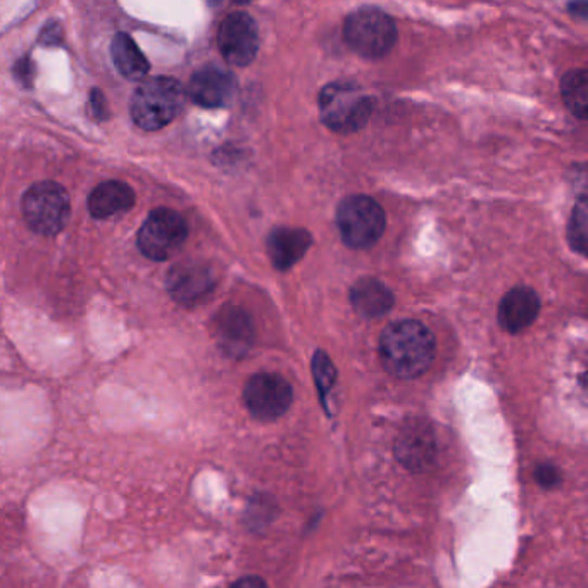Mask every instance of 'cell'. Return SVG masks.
<instances>
[{
  "instance_id": "277c9868",
  "label": "cell",
  "mask_w": 588,
  "mask_h": 588,
  "mask_svg": "<svg viewBox=\"0 0 588 588\" xmlns=\"http://www.w3.org/2000/svg\"><path fill=\"white\" fill-rule=\"evenodd\" d=\"M344 37L347 46L366 60H380L394 49L397 26L380 9L365 8L345 20Z\"/></svg>"
},
{
  "instance_id": "44dd1931",
  "label": "cell",
  "mask_w": 588,
  "mask_h": 588,
  "mask_svg": "<svg viewBox=\"0 0 588 588\" xmlns=\"http://www.w3.org/2000/svg\"><path fill=\"white\" fill-rule=\"evenodd\" d=\"M570 240L576 253L585 254V248H587V202L585 199H581L580 204L573 210Z\"/></svg>"
},
{
  "instance_id": "3957f363",
  "label": "cell",
  "mask_w": 588,
  "mask_h": 588,
  "mask_svg": "<svg viewBox=\"0 0 588 588\" xmlns=\"http://www.w3.org/2000/svg\"><path fill=\"white\" fill-rule=\"evenodd\" d=\"M320 114L335 133H356L370 122L373 99L359 85L335 81L321 90Z\"/></svg>"
},
{
  "instance_id": "6da1fadb",
  "label": "cell",
  "mask_w": 588,
  "mask_h": 588,
  "mask_svg": "<svg viewBox=\"0 0 588 588\" xmlns=\"http://www.w3.org/2000/svg\"><path fill=\"white\" fill-rule=\"evenodd\" d=\"M433 358L435 336L420 321H395L380 336V359L395 379H418L429 371Z\"/></svg>"
},
{
  "instance_id": "2e32d148",
  "label": "cell",
  "mask_w": 588,
  "mask_h": 588,
  "mask_svg": "<svg viewBox=\"0 0 588 588\" xmlns=\"http://www.w3.org/2000/svg\"><path fill=\"white\" fill-rule=\"evenodd\" d=\"M135 206V192L123 181H104L92 190L89 210L93 218L105 219L130 210Z\"/></svg>"
},
{
  "instance_id": "ac0fdd59",
  "label": "cell",
  "mask_w": 588,
  "mask_h": 588,
  "mask_svg": "<svg viewBox=\"0 0 588 588\" xmlns=\"http://www.w3.org/2000/svg\"><path fill=\"white\" fill-rule=\"evenodd\" d=\"M111 55H113L116 69L128 80H142L151 69L148 57L142 54L130 35H114L113 42H111Z\"/></svg>"
},
{
  "instance_id": "7c38bea8",
  "label": "cell",
  "mask_w": 588,
  "mask_h": 588,
  "mask_svg": "<svg viewBox=\"0 0 588 588\" xmlns=\"http://www.w3.org/2000/svg\"><path fill=\"white\" fill-rule=\"evenodd\" d=\"M235 90V76L218 66L202 67L194 73L189 85L190 99L206 110H218L230 104Z\"/></svg>"
},
{
  "instance_id": "9a60e30c",
  "label": "cell",
  "mask_w": 588,
  "mask_h": 588,
  "mask_svg": "<svg viewBox=\"0 0 588 588\" xmlns=\"http://www.w3.org/2000/svg\"><path fill=\"white\" fill-rule=\"evenodd\" d=\"M312 237L303 228H277L268 237L269 259L274 268L291 269L311 247Z\"/></svg>"
},
{
  "instance_id": "ba28073f",
  "label": "cell",
  "mask_w": 588,
  "mask_h": 588,
  "mask_svg": "<svg viewBox=\"0 0 588 588\" xmlns=\"http://www.w3.org/2000/svg\"><path fill=\"white\" fill-rule=\"evenodd\" d=\"M294 400L291 383L277 373H257L244 388L245 408L256 420L282 418Z\"/></svg>"
},
{
  "instance_id": "e0dca14e",
  "label": "cell",
  "mask_w": 588,
  "mask_h": 588,
  "mask_svg": "<svg viewBox=\"0 0 588 588\" xmlns=\"http://www.w3.org/2000/svg\"><path fill=\"white\" fill-rule=\"evenodd\" d=\"M350 303L358 315L365 318H380L394 307V294L374 278H362L350 289Z\"/></svg>"
},
{
  "instance_id": "8992f818",
  "label": "cell",
  "mask_w": 588,
  "mask_h": 588,
  "mask_svg": "<svg viewBox=\"0 0 588 588\" xmlns=\"http://www.w3.org/2000/svg\"><path fill=\"white\" fill-rule=\"evenodd\" d=\"M342 240L353 248L373 247L385 231V213L379 202L366 195H350L336 209Z\"/></svg>"
},
{
  "instance_id": "7402d4cb",
  "label": "cell",
  "mask_w": 588,
  "mask_h": 588,
  "mask_svg": "<svg viewBox=\"0 0 588 588\" xmlns=\"http://www.w3.org/2000/svg\"><path fill=\"white\" fill-rule=\"evenodd\" d=\"M14 76H16L17 81H22L25 87H31L35 78V64L31 61V57H23V60L17 61L14 64Z\"/></svg>"
},
{
  "instance_id": "603a6c76",
  "label": "cell",
  "mask_w": 588,
  "mask_h": 588,
  "mask_svg": "<svg viewBox=\"0 0 588 588\" xmlns=\"http://www.w3.org/2000/svg\"><path fill=\"white\" fill-rule=\"evenodd\" d=\"M90 107H92L93 116L99 119V122H105L110 118V105L105 101L104 93L101 90H92V95H90Z\"/></svg>"
},
{
  "instance_id": "8fae6325",
  "label": "cell",
  "mask_w": 588,
  "mask_h": 588,
  "mask_svg": "<svg viewBox=\"0 0 588 588\" xmlns=\"http://www.w3.org/2000/svg\"><path fill=\"white\" fill-rule=\"evenodd\" d=\"M166 286L171 297L183 306L201 303L213 294L216 286L213 269L202 263L186 261L172 266L166 278Z\"/></svg>"
},
{
  "instance_id": "5bb4252c",
  "label": "cell",
  "mask_w": 588,
  "mask_h": 588,
  "mask_svg": "<svg viewBox=\"0 0 588 588\" xmlns=\"http://www.w3.org/2000/svg\"><path fill=\"white\" fill-rule=\"evenodd\" d=\"M540 298L528 286H516L502 297L499 306V323L506 332L520 333L537 320Z\"/></svg>"
},
{
  "instance_id": "d4e9b609",
  "label": "cell",
  "mask_w": 588,
  "mask_h": 588,
  "mask_svg": "<svg viewBox=\"0 0 588 588\" xmlns=\"http://www.w3.org/2000/svg\"><path fill=\"white\" fill-rule=\"evenodd\" d=\"M61 38H63V30H61L60 23H54L52 26H46L42 31V43L46 46H52V43H61Z\"/></svg>"
},
{
  "instance_id": "5b68a950",
  "label": "cell",
  "mask_w": 588,
  "mask_h": 588,
  "mask_svg": "<svg viewBox=\"0 0 588 588\" xmlns=\"http://www.w3.org/2000/svg\"><path fill=\"white\" fill-rule=\"evenodd\" d=\"M23 216L38 235L54 237L66 227L72 215L69 195L55 181H38L23 195Z\"/></svg>"
},
{
  "instance_id": "7a4b0ae2",
  "label": "cell",
  "mask_w": 588,
  "mask_h": 588,
  "mask_svg": "<svg viewBox=\"0 0 588 588\" xmlns=\"http://www.w3.org/2000/svg\"><path fill=\"white\" fill-rule=\"evenodd\" d=\"M186 104V92L180 81L168 76H156L143 81L131 98V118L145 131L168 127L178 118Z\"/></svg>"
},
{
  "instance_id": "484cf974",
  "label": "cell",
  "mask_w": 588,
  "mask_h": 588,
  "mask_svg": "<svg viewBox=\"0 0 588 588\" xmlns=\"http://www.w3.org/2000/svg\"><path fill=\"white\" fill-rule=\"evenodd\" d=\"M230 588H268V585L257 576H245V578H240L239 581L231 585Z\"/></svg>"
},
{
  "instance_id": "4fadbf2b",
  "label": "cell",
  "mask_w": 588,
  "mask_h": 588,
  "mask_svg": "<svg viewBox=\"0 0 588 588\" xmlns=\"http://www.w3.org/2000/svg\"><path fill=\"white\" fill-rule=\"evenodd\" d=\"M253 324L239 307H225L223 311L216 316V338L228 356H244L253 344Z\"/></svg>"
},
{
  "instance_id": "cb8c5ba5",
  "label": "cell",
  "mask_w": 588,
  "mask_h": 588,
  "mask_svg": "<svg viewBox=\"0 0 588 588\" xmlns=\"http://www.w3.org/2000/svg\"><path fill=\"white\" fill-rule=\"evenodd\" d=\"M535 478H537L538 484L542 485L544 488L555 487L559 484L558 468L552 466V464H542V466L537 468Z\"/></svg>"
},
{
  "instance_id": "52a82bcc",
  "label": "cell",
  "mask_w": 588,
  "mask_h": 588,
  "mask_svg": "<svg viewBox=\"0 0 588 588\" xmlns=\"http://www.w3.org/2000/svg\"><path fill=\"white\" fill-rule=\"evenodd\" d=\"M189 237V225L177 210L159 207L152 210L140 228L137 245L152 261H166L183 247Z\"/></svg>"
},
{
  "instance_id": "30bf717a",
  "label": "cell",
  "mask_w": 588,
  "mask_h": 588,
  "mask_svg": "<svg viewBox=\"0 0 588 588\" xmlns=\"http://www.w3.org/2000/svg\"><path fill=\"white\" fill-rule=\"evenodd\" d=\"M395 456L400 464L414 473L429 470L437 456V442L425 421H409L395 442Z\"/></svg>"
},
{
  "instance_id": "d6986e66",
  "label": "cell",
  "mask_w": 588,
  "mask_h": 588,
  "mask_svg": "<svg viewBox=\"0 0 588 588\" xmlns=\"http://www.w3.org/2000/svg\"><path fill=\"white\" fill-rule=\"evenodd\" d=\"M561 93L567 110L572 111L578 118H587L588 110V73L585 69H575L567 73L561 84Z\"/></svg>"
},
{
  "instance_id": "9c48e42d",
  "label": "cell",
  "mask_w": 588,
  "mask_h": 588,
  "mask_svg": "<svg viewBox=\"0 0 588 588\" xmlns=\"http://www.w3.org/2000/svg\"><path fill=\"white\" fill-rule=\"evenodd\" d=\"M219 52L231 66H247L259 51V31L253 16L242 11L225 17L218 30Z\"/></svg>"
},
{
  "instance_id": "ffe728a7",
  "label": "cell",
  "mask_w": 588,
  "mask_h": 588,
  "mask_svg": "<svg viewBox=\"0 0 588 588\" xmlns=\"http://www.w3.org/2000/svg\"><path fill=\"white\" fill-rule=\"evenodd\" d=\"M312 373H315L316 385L320 388L321 395L330 394L336 382V371L327 354L318 353L312 358Z\"/></svg>"
}]
</instances>
